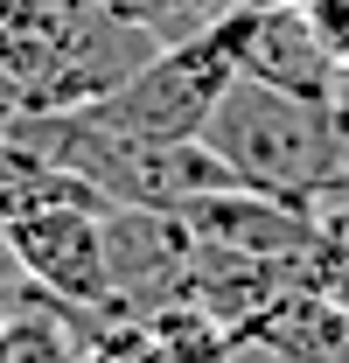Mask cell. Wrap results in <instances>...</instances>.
<instances>
[{
	"mask_svg": "<svg viewBox=\"0 0 349 363\" xmlns=\"http://www.w3.org/2000/svg\"><path fill=\"white\" fill-rule=\"evenodd\" d=\"M154 49L161 43L105 0H21L0 21V77L14 84L21 112H63L105 98Z\"/></svg>",
	"mask_w": 349,
	"mask_h": 363,
	"instance_id": "cell-1",
	"label": "cell"
},
{
	"mask_svg": "<svg viewBox=\"0 0 349 363\" xmlns=\"http://www.w3.org/2000/svg\"><path fill=\"white\" fill-rule=\"evenodd\" d=\"M196 140L223 161L231 182L265 189V196H294V203H321L349 175L336 112L314 98H294V91H272L259 77H231Z\"/></svg>",
	"mask_w": 349,
	"mask_h": 363,
	"instance_id": "cell-2",
	"label": "cell"
},
{
	"mask_svg": "<svg viewBox=\"0 0 349 363\" xmlns=\"http://www.w3.org/2000/svg\"><path fill=\"white\" fill-rule=\"evenodd\" d=\"M231 77H238V63H231V49H223V21H217V28L196 35V43L154 49L133 77H119L105 98H91V112L112 119V126H133V133L196 140L203 119L217 112V98H223Z\"/></svg>",
	"mask_w": 349,
	"mask_h": 363,
	"instance_id": "cell-3",
	"label": "cell"
},
{
	"mask_svg": "<svg viewBox=\"0 0 349 363\" xmlns=\"http://www.w3.org/2000/svg\"><path fill=\"white\" fill-rule=\"evenodd\" d=\"M7 245L21 279L63 301V308H119L112 294V252H105V210L91 203H43L7 217Z\"/></svg>",
	"mask_w": 349,
	"mask_h": 363,
	"instance_id": "cell-4",
	"label": "cell"
},
{
	"mask_svg": "<svg viewBox=\"0 0 349 363\" xmlns=\"http://www.w3.org/2000/svg\"><path fill=\"white\" fill-rule=\"evenodd\" d=\"M223 49L238 63V77H259L272 91H294V98H314L328 105L336 98V56L321 49V35L307 28V14L294 0H245L231 21H223Z\"/></svg>",
	"mask_w": 349,
	"mask_h": 363,
	"instance_id": "cell-5",
	"label": "cell"
},
{
	"mask_svg": "<svg viewBox=\"0 0 349 363\" xmlns=\"http://www.w3.org/2000/svg\"><path fill=\"white\" fill-rule=\"evenodd\" d=\"M105 252H112V294L126 315H147L182 294L189 259H196V230L174 210H140V203H112L105 210Z\"/></svg>",
	"mask_w": 349,
	"mask_h": 363,
	"instance_id": "cell-6",
	"label": "cell"
},
{
	"mask_svg": "<svg viewBox=\"0 0 349 363\" xmlns=\"http://www.w3.org/2000/svg\"><path fill=\"white\" fill-rule=\"evenodd\" d=\"M238 335L272 350V357H287V363H349V308L328 286H287V294H272Z\"/></svg>",
	"mask_w": 349,
	"mask_h": 363,
	"instance_id": "cell-7",
	"label": "cell"
},
{
	"mask_svg": "<svg viewBox=\"0 0 349 363\" xmlns=\"http://www.w3.org/2000/svg\"><path fill=\"white\" fill-rule=\"evenodd\" d=\"M147 321H154L161 363H231L238 357V328L223 315H210L203 301H161V308H147Z\"/></svg>",
	"mask_w": 349,
	"mask_h": 363,
	"instance_id": "cell-8",
	"label": "cell"
},
{
	"mask_svg": "<svg viewBox=\"0 0 349 363\" xmlns=\"http://www.w3.org/2000/svg\"><path fill=\"white\" fill-rule=\"evenodd\" d=\"M112 14H126L133 28H147L154 43H196V35H210L217 21H231L245 0H105Z\"/></svg>",
	"mask_w": 349,
	"mask_h": 363,
	"instance_id": "cell-9",
	"label": "cell"
},
{
	"mask_svg": "<svg viewBox=\"0 0 349 363\" xmlns=\"http://www.w3.org/2000/svg\"><path fill=\"white\" fill-rule=\"evenodd\" d=\"M84 363H161L154 321H147V315H126V308H91Z\"/></svg>",
	"mask_w": 349,
	"mask_h": 363,
	"instance_id": "cell-10",
	"label": "cell"
},
{
	"mask_svg": "<svg viewBox=\"0 0 349 363\" xmlns=\"http://www.w3.org/2000/svg\"><path fill=\"white\" fill-rule=\"evenodd\" d=\"M307 14V28L321 35V49L336 56V63H349V0H294Z\"/></svg>",
	"mask_w": 349,
	"mask_h": 363,
	"instance_id": "cell-11",
	"label": "cell"
},
{
	"mask_svg": "<svg viewBox=\"0 0 349 363\" xmlns=\"http://www.w3.org/2000/svg\"><path fill=\"white\" fill-rule=\"evenodd\" d=\"M328 112H336V140H343V161H349V63L336 70V98H328Z\"/></svg>",
	"mask_w": 349,
	"mask_h": 363,
	"instance_id": "cell-12",
	"label": "cell"
},
{
	"mask_svg": "<svg viewBox=\"0 0 349 363\" xmlns=\"http://www.w3.org/2000/svg\"><path fill=\"white\" fill-rule=\"evenodd\" d=\"M14 286H28L21 266H14V245H7V217H0V294H14Z\"/></svg>",
	"mask_w": 349,
	"mask_h": 363,
	"instance_id": "cell-13",
	"label": "cell"
},
{
	"mask_svg": "<svg viewBox=\"0 0 349 363\" xmlns=\"http://www.w3.org/2000/svg\"><path fill=\"white\" fill-rule=\"evenodd\" d=\"M0 363H7V294H0Z\"/></svg>",
	"mask_w": 349,
	"mask_h": 363,
	"instance_id": "cell-14",
	"label": "cell"
},
{
	"mask_svg": "<svg viewBox=\"0 0 349 363\" xmlns=\"http://www.w3.org/2000/svg\"><path fill=\"white\" fill-rule=\"evenodd\" d=\"M14 7H21V0H0V21H7V14H14Z\"/></svg>",
	"mask_w": 349,
	"mask_h": 363,
	"instance_id": "cell-15",
	"label": "cell"
}]
</instances>
